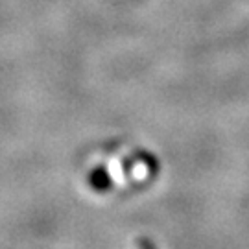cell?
I'll return each instance as SVG.
<instances>
[{"label":"cell","mask_w":249,"mask_h":249,"mask_svg":"<svg viewBox=\"0 0 249 249\" xmlns=\"http://www.w3.org/2000/svg\"><path fill=\"white\" fill-rule=\"evenodd\" d=\"M90 185L96 188V190H106L109 187V176L104 170H94L92 176H90Z\"/></svg>","instance_id":"obj_1"},{"label":"cell","mask_w":249,"mask_h":249,"mask_svg":"<svg viewBox=\"0 0 249 249\" xmlns=\"http://www.w3.org/2000/svg\"><path fill=\"white\" fill-rule=\"evenodd\" d=\"M141 248H142V249H155V248H153V246H151V244H150V242H148V240H144L142 244H141Z\"/></svg>","instance_id":"obj_2"}]
</instances>
